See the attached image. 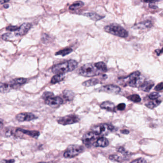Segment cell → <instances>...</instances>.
<instances>
[{"mask_svg":"<svg viewBox=\"0 0 163 163\" xmlns=\"http://www.w3.org/2000/svg\"><path fill=\"white\" fill-rule=\"evenodd\" d=\"M78 63L76 60H70L53 66L52 71L56 74H64L71 72L77 67Z\"/></svg>","mask_w":163,"mask_h":163,"instance_id":"6da1fadb","label":"cell"},{"mask_svg":"<svg viewBox=\"0 0 163 163\" xmlns=\"http://www.w3.org/2000/svg\"><path fill=\"white\" fill-rule=\"evenodd\" d=\"M79 74L82 76L86 77H94L103 73L97 68L95 63L87 64L80 68Z\"/></svg>","mask_w":163,"mask_h":163,"instance_id":"7a4b0ae2","label":"cell"},{"mask_svg":"<svg viewBox=\"0 0 163 163\" xmlns=\"http://www.w3.org/2000/svg\"><path fill=\"white\" fill-rule=\"evenodd\" d=\"M104 31L111 34L120 37L125 38L128 35V33L121 26L117 24H110L104 27Z\"/></svg>","mask_w":163,"mask_h":163,"instance_id":"3957f363","label":"cell"},{"mask_svg":"<svg viewBox=\"0 0 163 163\" xmlns=\"http://www.w3.org/2000/svg\"><path fill=\"white\" fill-rule=\"evenodd\" d=\"M92 129L93 132L96 133L99 136H105L113 131L114 127L111 124L102 123L94 126Z\"/></svg>","mask_w":163,"mask_h":163,"instance_id":"277c9868","label":"cell"},{"mask_svg":"<svg viewBox=\"0 0 163 163\" xmlns=\"http://www.w3.org/2000/svg\"><path fill=\"white\" fill-rule=\"evenodd\" d=\"M83 151V147L78 145H71L68 147L63 154L66 158H72L76 157Z\"/></svg>","mask_w":163,"mask_h":163,"instance_id":"5b68a950","label":"cell"},{"mask_svg":"<svg viewBox=\"0 0 163 163\" xmlns=\"http://www.w3.org/2000/svg\"><path fill=\"white\" fill-rule=\"evenodd\" d=\"M141 74L139 71H135L131 74L128 77L124 78V80H127V85L131 87H138L142 84Z\"/></svg>","mask_w":163,"mask_h":163,"instance_id":"8992f818","label":"cell"},{"mask_svg":"<svg viewBox=\"0 0 163 163\" xmlns=\"http://www.w3.org/2000/svg\"><path fill=\"white\" fill-rule=\"evenodd\" d=\"M99 136H100L98 134L93 132L87 133L83 137V143L87 147H91L92 145H93L98 139L99 138Z\"/></svg>","mask_w":163,"mask_h":163,"instance_id":"52a82bcc","label":"cell"},{"mask_svg":"<svg viewBox=\"0 0 163 163\" xmlns=\"http://www.w3.org/2000/svg\"><path fill=\"white\" fill-rule=\"evenodd\" d=\"M80 118L79 117L75 114H70L66 116L60 117L58 119V123L63 126H66L69 124H72L73 123L79 122Z\"/></svg>","mask_w":163,"mask_h":163,"instance_id":"ba28073f","label":"cell"},{"mask_svg":"<svg viewBox=\"0 0 163 163\" xmlns=\"http://www.w3.org/2000/svg\"><path fill=\"white\" fill-rule=\"evenodd\" d=\"M45 100V103L53 108H56L63 103V100L60 97H50Z\"/></svg>","mask_w":163,"mask_h":163,"instance_id":"9c48e42d","label":"cell"},{"mask_svg":"<svg viewBox=\"0 0 163 163\" xmlns=\"http://www.w3.org/2000/svg\"><path fill=\"white\" fill-rule=\"evenodd\" d=\"M37 117L35 114L30 112H23L20 113L16 116V119L20 122H29L37 119Z\"/></svg>","mask_w":163,"mask_h":163,"instance_id":"30bf717a","label":"cell"},{"mask_svg":"<svg viewBox=\"0 0 163 163\" xmlns=\"http://www.w3.org/2000/svg\"><path fill=\"white\" fill-rule=\"evenodd\" d=\"M99 90L100 91L107 92V93H111L117 94L121 91V89L119 87L114 85H107L103 86L99 88Z\"/></svg>","mask_w":163,"mask_h":163,"instance_id":"8fae6325","label":"cell"},{"mask_svg":"<svg viewBox=\"0 0 163 163\" xmlns=\"http://www.w3.org/2000/svg\"><path fill=\"white\" fill-rule=\"evenodd\" d=\"M16 132H19L23 134L30 136L32 137L35 138H37L40 134V133L38 131H30V130H25L21 128H18L17 129Z\"/></svg>","mask_w":163,"mask_h":163,"instance_id":"7c38bea8","label":"cell"},{"mask_svg":"<svg viewBox=\"0 0 163 163\" xmlns=\"http://www.w3.org/2000/svg\"><path fill=\"white\" fill-rule=\"evenodd\" d=\"M32 25L30 23H24L19 28L18 34L20 36H24L31 29Z\"/></svg>","mask_w":163,"mask_h":163,"instance_id":"4fadbf2b","label":"cell"},{"mask_svg":"<svg viewBox=\"0 0 163 163\" xmlns=\"http://www.w3.org/2000/svg\"><path fill=\"white\" fill-rule=\"evenodd\" d=\"M109 145V141L107 139L104 137H101L98 139L96 143L93 144L95 147H106Z\"/></svg>","mask_w":163,"mask_h":163,"instance_id":"5bb4252c","label":"cell"},{"mask_svg":"<svg viewBox=\"0 0 163 163\" xmlns=\"http://www.w3.org/2000/svg\"><path fill=\"white\" fill-rule=\"evenodd\" d=\"M154 86V83L152 80L145 81L140 86V89L145 92H149Z\"/></svg>","mask_w":163,"mask_h":163,"instance_id":"9a60e30c","label":"cell"},{"mask_svg":"<svg viewBox=\"0 0 163 163\" xmlns=\"http://www.w3.org/2000/svg\"><path fill=\"white\" fill-rule=\"evenodd\" d=\"M102 109H105L107 111L114 112H115V106L114 104L110 101H107L103 102L100 105Z\"/></svg>","mask_w":163,"mask_h":163,"instance_id":"2e32d148","label":"cell"},{"mask_svg":"<svg viewBox=\"0 0 163 163\" xmlns=\"http://www.w3.org/2000/svg\"><path fill=\"white\" fill-rule=\"evenodd\" d=\"M152 23L150 21H145L143 22L139 23L134 27L136 29H145L152 27Z\"/></svg>","mask_w":163,"mask_h":163,"instance_id":"e0dca14e","label":"cell"},{"mask_svg":"<svg viewBox=\"0 0 163 163\" xmlns=\"http://www.w3.org/2000/svg\"><path fill=\"white\" fill-rule=\"evenodd\" d=\"M84 15L88 17L91 20H93L95 21H97L104 18V16H102L100 15H98L97 13L96 12H87V13H84Z\"/></svg>","mask_w":163,"mask_h":163,"instance_id":"ac0fdd59","label":"cell"},{"mask_svg":"<svg viewBox=\"0 0 163 163\" xmlns=\"http://www.w3.org/2000/svg\"><path fill=\"white\" fill-rule=\"evenodd\" d=\"M101 81V80H100V79H97V78H93V79H90L87 81L83 82L82 85L85 87L93 86L96 85L100 83Z\"/></svg>","mask_w":163,"mask_h":163,"instance_id":"d6986e66","label":"cell"},{"mask_svg":"<svg viewBox=\"0 0 163 163\" xmlns=\"http://www.w3.org/2000/svg\"><path fill=\"white\" fill-rule=\"evenodd\" d=\"M109 158L112 161L118 162H122L127 158L120 154H112L109 156Z\"/></svg>","mask_w":163,"mask_h":163,"instance_id":"ffe728a7","label":"cell"},{"mask_svg":"<svg viewBox=\"0 0 163 163\" xmlns=\"http://www.w3.org/2000/svg\"><path fill=\"white\" fill-rule=\"evenodd\" d=\"M65 78L64 74H56L54 75L51 80V83L54 84L63 81Z\"/></svg>","mask_w":163,"mask_h":163,"instance_id":"44dd1931","label":"cell"},{"mask_svg":"<svg viewBox=\"0 0 163 163\" xmlns=\"http://www.w3.org/2000/svg\"><path fill=\"white\" fill-rule=\"evenodd\" d=\"M12 87L11 85L7 83H0V92L2 93H7L10 91L11 90Z\"/></svg>","mask_w":163,"mask_h":163,"instance_id":"7402d4cb","label":"cell"},{"mask_svg":"<svg viewBox=\"0 0 163 163\" xmlns=\"http://www.w3.org/2000/svg\"><path fill=\"white\" fill-rule=\"evenodd\" d=\"M83 5H84V3L83 2H76L69 7V9L71 11H75L82 7Z\"/></svg>","mask_w":163,"mask_h":163,"instance_id":"603a6c76","label":"cell"},{"mask_svg":"<svg viewBox=\"0 0 163 163\" xmlns=\"http://www.w3.org/2000/svg\"><path fill=\"white\" fill-rule=\"evenodd\" d=\"M161 102V101H159V100H153L146 104L145 106L149 109H153L156 107L158 106L159 105H160Z\"/></svg>","mask_w":163,"mask_h":163,"instance_id":"cb8c5ba5","label":"cell"},{"mask_svg":"<svg viewBox=\"0 0 163 163\" xmlns=\"http://www.w3.org/2000/svg\"><path fill=\"white\" fill-rule=\"evenodd\" d=\"M97 68L99 69V70L102 72V73H105L107 71V68L106 64L103 62H99L95 63Z\"/></svg>","mask_w":163,"mask_h":163,"instance_id":"d4e9b609","label":"cell"},{"mask_svg":"<svg viewBox=\"0 0 163 163\" xmlns=\"http://www.w3.org/2000/svg\"><path fill=\"white\" fill-rule=\"evenodd\" d=\"M63 94L64 98L69 101L72 100L74 96V93L71 90H66L63 91Z\"/></svg>","mask_w":163,"mask_h":163,"instance_id":"484cf974","label":"cell"},{"mask_svg":"<svg viewBox=\"0 0 163 163\" xmlns=\"http://www.w3.org/2000/svg\"><path fill=\"white\" fill-rule=\"evenodd\" d=\"M72 52L73 49L72 48H67L66 49L58 51L56 53L55 55H61L63 56V57H64L65 55H67L71 53Z\"/></svg>","mask_w":163,"mask_h":163,"instance_id":"4316f807","label":"cell"},{"mask_svg":"<svg viewBox=\"0 0 163 163\" xmlns=\"http://www.w3.org/2000/svg\"><path fill=\"white\" fill-rule=\"evenodd\" d=\"M27 79L25 78H18V79H15L13 80V83L11 85L12 88L13 86L15 85H21L23 84L26 82Z\"/></svg>","mask_w":163,"mask_h":163,"instance_id":"83f0119b","label":"cell"},{"mask_svg":"<svg viewBox=\"0 0 163 163\" xmlns=\"http://www.w3.org/2000/svg\"><path fill=\"white\" fill-rule=\"evenodd\" d=\"M127 99L134 102H139L141 101V99L138 94H133L127 97Z\"/></svg>","mask_w":163,"mask_h":163,"instance_id":"f1b7e54d","label":"cell"},{"mask_svg":"<svg viewBox=\"0 0 163 163\" xmlns=\"http://www.w3.org/2000/svg\"><path fill=\"white\" fill-rule=\"evenodd\" d=\"M160 94L158 92H154L149 95L148 97L151 100H155L160 97Z\"/></svg>","mask_w":163,"mask_h":163,"instance_id":"f546056e","label":"cell"},{"mask_svg":"<svg viewBox=\"0 0 163 163\" xmlns=\"http://www.w3.org/2000/svg\"><path fill=\"white\" fill-rule=\"evenodd\" d=\"M12 37V34L11 33H7L2 36V39L5 41H8Z\"/></svg>","mask_w":163,"mask_h":163,"instance_id":"4dcf8cb0","label":"cell"},{"mask_svg":"<svg viewBox=\"0 0 163 163\" xmlns=\"http://www.w3.org/2000/svg\"><path fill=\"white\" fill-rule=\"evenodd\" d=\"M53 96V94L52 92H46L43 93L42 97L44 100H46L47 98H49L50 97Z\"/></svg>","mask_w":163,"mask_h":163,"instance_id":"1f68e13d","label":"cell"},{"mask_svg":"<svg viewBox=\"0 0 163 163\" xmlns=\"http://www.w3.org/2000/svg\"><path fill=\"white\" fill-rule=\"evenodd\" d=\"M19 29V27L17 26H9L6 28V30L9 31H16Z\"/></svg>","mask_w":163,"mask_h":163,"instance_id":"d6a6232c","label":"cell"},{"mask_svg":"<svg viewBox=\"0 0 163 163\" xmlns=\"http://www.w3.org/2000/svg\"><path fill=\"white\" fill-rule=\"evenodd\" d=\"M130 163H147V162L144 159L140 158L137 159L136 160H134Z\"/></svg>","mask_w":163,"mask_h":163,"instance_id":"836d02e7","label":"cell"},{"mask_svg":"<svg viewBox=\"0 0 163 163\" xmlns=\"http://www.w3.org/2000/svg\"><path fill=\"white\" fill-rule=\"evenodd\" d=\"M155 90L157 91H160L161 90H163V82L159 83L155 86Z\"/></svg>","mask_w":163,"mask_h":163,"instance_id":"e575fe53","label":"cell"},{"mask_svg":"<svg viewBox=\"0 0 163 163\" xmlns=\"http://www.w3.org/2000/svg\"><path fill=\"white\" fill-rule=\"evenodd\" d=\"M125 107H126V105H125V104L124 103H122L118 105L117 106V108L119 111H123L125 109Z\"/></svg>","mask_w":163,"mask_h":163,"instance_id":"d590c367","label":"cell"},{"mask_svg":"<svg viewBox=\"0 0 163 163\" xmlns=\"http://www.w3.org/2000/svg\"><path fill=\"white\" fill-rule=\"evenodd\" d=\"M15 162V159H11L9 160H6V159H2L1 161V163H14Z\"/></svg>","mask_w":163,"mask_h":163,"instance_id":"8d00e7d4","label":"cell"},{"mask_svg":"<svg viewBox=\"0 0 163 163\" xmlns=\"http://www.w3.org/2000/svg\"><path fill=\"white\" fill-rule=\"evenodd\" d=\"M155 52L157 53V55H160L161 54L163 53V48H162V49H160V50L157 49V50H155Z\"/></svg>","mask_w":163,"mask_h":163,"instance_id":"74e56055","label":"cell"},{"mask_svg":"<svg viewBox=\"0 0 163 163\" xmlns=\"http://www.w3.org/2000/svg\"><path fill=\"white\" fill-rule=\"evenodd\" d=\"M121 133L124 134H127L129 133V131L127 130H123L121 131Z\"/></svg>","mask_w":163,"mask_h":163,"instance_id":"f35d334b","label":"cell"},{"mask_svg":"<svg viewBox=\"0 0 163 163\" xmlns=\"http://www.w3.org/2000/svg\"><path fill=\"white\" fill-rule=\"evenodd\" d=\"M3 121L0 118V129H2L3 127Z\"/></svg>","mask_w":163,"mask_h":163,"instance_id":"ab89813d","label":"cell"},{"mask_svg":"<svg viewBox=\"0 0 163 163\" xmlns=\"http://www.w3.org/2000/svg\"><path fill=\"white\" fill-rule=\"evenodd\" d=\"M8 2H9V1H1V0H0V3H1V4H3V3Z\"/></svg>","mask_w":163,"mask_h":163,"instance_id":"60d3db41","label":"cell"},{"mask_svg":"<svg viewBox=\"0 0 163 163\" xmlns=\"http://www.w3.org/2000/svg\"><path fill=\"white\" fill-rule=\"evenodd\" d=\"M9 5L8 4H6V5H3V7H4V8H8V7H9Z\"/></svg>","mask_w":163,"mask_h":163,"instance_id":"b9f144b4","label":"cell"},{"mask_svg":"<svg viewBox=\"0 0 163 163\" xmlns=\"http://www.w3.org/2000/svg\"><path fill=\"white\" fill-rule=\"evenodd\" d=\"M149 7H151L152 8H155V9H156V8H158V6H150V5H149Z\"/></svg>","mask_w":163,"mask_h":163,"instance_id":"7bdbcfd3","label":"cell"},{"mask_svg":"<svg viewBox=\"0 0 163 163\" xmlns=\"http://www.w3.org/2000/svg\"><path fill=\"white\" fill-rule=\"evenodd\" d=\"M45 163V162H39V163Z\"/></svg>","mask_w":163,"mask_h":163,"instance_id":"ee69618b","label":"cell"}]
</instances>
